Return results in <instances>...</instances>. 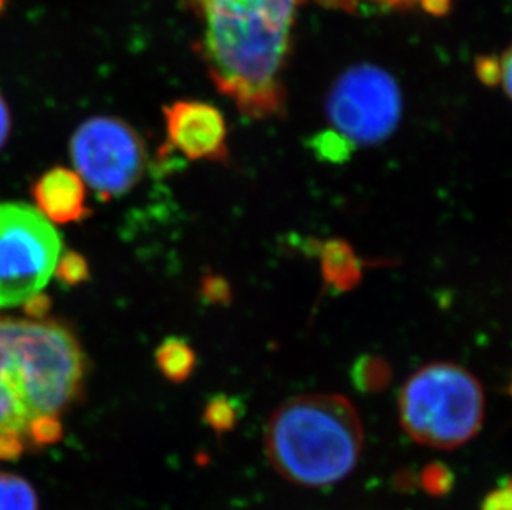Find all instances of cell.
Masks as SVG:
<instances>
[{"label":"cell","instance_id":"1","mask_svg":"<svg viewBox=\"0 0 512 510\" xmlns=\"http://www.w3.org/2000/svg\"><path fill=\"white\" fill-rule=\"evenodd\" d=\"M201 22L196 50L214 87L249 120L285 115L292 34L309 0H188Z\"/></svg>","mask_w":512,"mask_h":510},{"label":"cell","instance_id":"2","mask_svg":"<svg viewBox=\"0 0 512 510\" xmlns=\"http://www.w3.org/2000/svg\"><path fill=\"white\" fill-rule=\"evenodd\" d=\"M362 449V421L342 395L295 396L267 423V458L284 479L299 486L342 481L357 466Z\"/></svg>","mask_w":512,"mask_h":510},{"label":"cell","instance_id":"3","mask_svg":"<svg viewBox=\"0 0 512 510\" xmlns=\"http://www.w3.org/2000/svg\"><path fill=\"white\" fill-rule=\"evenodd\" d=\"M85 357L62 323L0 320V383L30 421L57 416L77 400Z\"/></svg>","mask_w":512,"mask_h":510},{"label":"cell","instance_id":"4","mask_svg":"<svg viewBox=\"0 0 512 510\" xmlns=\"http://www.w3.org/2000/svg\"><path fill=\"white\" fill-rule=\"evenodd\" d=\"M398 411L401 426L416 443L458 448L483 426V385L464 366L451 361L428 363L406 380Z\"/></svg>","mask_w":512,"mask_h":510},{"label":"cell","instance_id":"5","mask_svg":"<svg viewBox=\"0 0 512 510\" xmlns=\"http://www.w3.org/2000/svg\"><path fill=\"white\" fill-rule=\"evenodd\" d=\"M62 237L52 222L22 203H0V307L24 305L55 274Z\"/></svg>","mask_w":512,"mask_h":510},{"label":"cell","instance_id":"6","mask_svg":"<svg viewBox=\"0 0 512 510\" xmlns=\"http://www.w3.org/2000/svg\"><path fill=\"white\" fill-rule=\"evenodd\" d=\"M403 98L397 80L383 68L360 63L340 73L325 98L332 130L353 145L387 141L400 125Z\"/></svg>","mask_w":512,"mask_h":510},{"label":"cell","instance_id":"7","mask_svg":"<svg viewBox=\"0 0 512 510\" xmlns=\"http://www.w3.org/2000/svg\"><path fill=\"white\" fill-rule=\"evenodd\" d=\"M70 156L83 183L102 199L128 193L146 168L141 136L115 116H95L78 126L70 141Z\"/></svg>","mask_w":512,"mask_h":510},{"label":"cell","instance_id":"8","mask_svg":"<svg viewBox=\"0 0 512 510\" xmlns=\"http://www.w3.org/2000/svg\"><path fill=\"white\" fill-rule=\"evenodd\" d=\"M163 115L171 148L193 161H228V125L216 106L199 100H178L166 106Z\"/></svg>","mask_w":512,"mask_h":510},{"label":"cell","instance_id":"9","mask_svg":"<svg viewBox=\"0 0 512 510\" xmlns=\"http://www.w3.org/2000/svg\"><path fill=\"white\" fill-rule=\"evenodd\" d=\"M37 209L49 221L70 224L85 219L90 214L87 207V189L75 171L54 168L40 176L34 186Z\"/></svg>","mask_w":512,"mask_h":510},{"label":"cell","instance_id":"10","mask_svg":"<svg viewBox=\"0 0 512 510\" xmlns=\"http://www.w3.org/2000/svg\"><path fill=\"white\" fill-rule=\"evenodd\" d=\"M320 270L325 284L337 292L357 289L363 279V264L347 241L330 239L319 247Z\"/></svg>","mask_w":512,"mask_h":510},{"label":"cell","instance_id":"11","mask_svg":"<svg viewBox=\"0 0 512 510\" xmlns=\"http://www.w3.org/2000/svg\"><path fill=\"white\" fill-rule=\"evenodd\" d=\"M320 4L329 9L345 10L350 14L360 10L370 12H393V10H423L426 14H448L451 0H319Z\"/></svg>","mask_w":512,"mask_h":510},{"label":"cell","instance_id":"12","mask_svg":"<svg viewBox=\"0 0 512 510\" xmlns=\"http://www.w3.org/2000/svg\"><path fill=\"white\" fill-rule=\"evenodd\" d=\"M155 357L156 366L173 383L188 380L196 368V353L183 338H166L165 342L156 348Z\"/></svg>","mask_w":512,"mask_h":510},{"label":"cell","instance_id":"13","mask_svg":"<svg viewBox=\"0 0 512 510\" xmlns=\"http://www.w3.org/2000/svg\"><path fill=\"white\" fill-rule=\"evenodd\" d=\"M393 368L385 358L377 355H363L352 366V381L362 393H380L392 383Z\"/></svg>","mask_w":512,"mask_h":510},{"label":"cell","instance_id":"14","mask_svg":"<svg viewBox=\"0 0 512 510\" xmlns=\"http://www.w3.org/2000/svg\"><path fill=\"white\" fill-rule=\"evenodd\" d=\"M0 510H39L34 487L24 477L0 472Z\"/></svg>","mask_w":512,"mask_h":510},{"label":"cell","instance_id":"15","mask_svg":"<svg viewBox=\"0 0 512 510\" xmlns=\"http://www.w3.org/2000/svg\"><path fill=\"white\" fill-rule=\"evenodd\" d=\"M353 143L335 130L322 131L310 141L315 156L329 163H345L352 156Z\"/></svg>","mask_w":512,"mask_h":510},{"label":"cell","instance_id":"16","mask_svg":"<svg viewBox=\"0 0 512 510\" xmlns=\"http://www.w3.org/2000/svg\"><path fill=\"white\" fill-rule=\"evenodd\" d=\"M239 416H241L239 403L226 395L214 396L204 408V421L216 433L231 431L236 426Z\"/></svg>","mask_w":512,"mask_h":510},{"label":"cell","instance_id":"17","mask_svg":"<svg viewBox=\"0 0 512 510\" xmlns=\"http://www.w3.org/2000/svg\"><path fill=\"white\" fill-rule=\"evenodd\" d=\"M30 419L17 398L0 383V433L22 434L27 438ZM29 441V439H27Z\"/></svg>","mask_w":512,"mask_h":510},{"label":"cell","instance_id":"18","mask_svg":"<svg viewBox=\"0 0 512 510\" xmlns=\"http://www.w3.org/2000/svg\"><path fill=\"white\" fill-rule=\"evenodd\" d=\"M55 275L62 284H82L88 279L87 260L83 259L82 255L77 254V252H65L58 259Z\"/></svg>","mask_w":512,"mask_h":510},{"label":"cell","instance_id":"19","mask_svg":"<svg viewBox=\"0 0 512 510\" xmlns=\"http://www.w3.org/2000/svg\"><path fill=\"white\" fill-rule=\"evenodd\" d=\"M62 423L57 416H42L30 421L29 429H27V439L37 446H45V444L57 443L62 438Z\"/></svg>","mask_w":512,"mask_h":510},{"label":"cell","instance_id":"20","mask_svg":"<svg viewBox=\"0 0 512 510\" xmlns=\"http://www.w3.org/2000/svg\"><path fill=\"white\" fill-rule=\"evenodd\" d=\"M423 484L431 494H445L450 491L453 477L450 471L443 466H430L423 476Z\"/></svg>","mask_w":512,"mask_h":510},{"label":"cell","instance_id":"21","mask_svg":"<svg viewBox=\"0 0 512 510\" xmlns=\"http://www.w3.org/2000/svg\"><path fill=\"white\" fill-rule=\"evenodd\" d=\"M483 510H512V477L489 492L483 501Z\"/></svg>","mask_w":512,"mask_h":510},{"label":"cell","instance_id":"22","mask_svg":"<svg viewBox=\"0 0 512 510\" xmlns=\"http://www.w3.org/2000/svg\"><path fill=\"white\" fill-rule=\"evenodd\" d=\"M27 438L22 434L0 433V459L2 461H14L24 454Z\"/></svg>","mask_w":512,"mask_h":510},{"label":"cell","instance_id":"23","mask_svg":"<svg viewBox=\"0 0 512 510\" xmlns=\"http://www.w3.org/2000/svg\"><path fill=\"white\" fill-rule=\"evenodd\" d=\"M203 294L208 297L209 302H219V304H224L231 299L228 282H224L221 277H209L204 282Z\"/></svg>","mask_w":512,"mask_h":510},{"label":"cell","instance_id":"24","mask_svg":"<svg viewBox=\"0 0 512 510\" xmlns=\"http://www.w3.org/2000/svg\"><path fill=\"white\" fill-rule=\"evenodd\" d=\"M476 72L481 82L486 85H498L499 83V58H479L476 62Z\"/></svg>","mask_w":512,"mask_h":510},{"label":"cell","instance_id":"25","mask_svg":"<svg viewBox=\"0 0 512 510\" xmlns=\"http://www.w3.org/2000/svg\"><path fill=\"white\" fill-rule=\"evenodd\" d=\"M499 83L512 100V45L499 58Z\"/></svg>","mask_w":512,"mask_h":510},{"label":"cell","instance_id":"26","mask_svg":"<svg viewBox=\"0 0 512 510\" xmlns=\"http://www.w3.org/2000/svg\"><path fill=\"white\" fill-rule=\"evenodd\" d=\"M25 312L32 315V317L40 318L44 317L47 310L50 308V300L45 295L37 294L34 297H30L29 300L24 302Z\"/></svg>","mask_w":512,"mask_h":510},{"label":"cell","instance_id":"27","mask_svg":"<svg viewBox=\"0 0 512 510\" xmlns=\"http://www.w3.org/2000/svg\"><path fill=\"white\" fill-rule=\"evenodd\" d=\"M10 126H12V120H10L9 105L5 102L4 95L0 93V150L9 140Z\"/></svg>","mask_w":512,"mask_h":510},{"label":"cell","instance_id":"28","mask_svg":"<svg viewBox=\"0 0 512 510\" xmlns=\"http://www.w3.org/2000/svg\"><path fill=\"white\" fill-rule=\"evenodd\" d=\"M4 7H5V0H0V12H2V10H4Z\"/></svg>","mask_w":512,"mask_h":510},{"label":"cell","instance_id":"29","mask_svg":"<svg viewBox=\"0 0 512 510\" xmlns=\"http://www.w3.org/2000/svg\"><path fill=\"white\" fill-rule=\"evenodd\" d=\"M509 393H511V396H512V376H511V383H509Z\"/></svg>","mask_w":512,"mask_h":510}]
</instances>
